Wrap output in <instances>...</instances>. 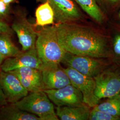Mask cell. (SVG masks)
Here are the masks:
<instances>
[{"label":"cell","instance_id":"6da1fadb","mask_svg":"<svg viewBox=\"0 0 120 120\" xmlns=\"http://www.w3.org/2000/svg\"><path fill=\"white\" fill-rule=\"evenodd\" d=\"M56 26L59 42L67 52L98 58L109 56L107 39L97 30L76 22Z\"/></svg>","mask_w":120,"mask_h":120},{"label":"cell","instance_id":"7a4b0ae2","mask_svg":"<svg viewBox=\"0 0 120 120\" xmlns=\"http://www.w3.org/2000/svg\"><path fill=\"white\" fill-rule=\"evenodd\" d=\"M37 35L36 48L43 63L60 64L66 51L59 42L56 25L43 27Z\"/></svg>","mask_w":120,"mask_h":120},{"label":"cell","instance_id":"3957f363","mask_svg":"<svg viewBox=\"0 0 120 120\" xmlns=\"http://www.w3.org/2000/svg\"><path fill=\"white\" fill-rule=\"evenodd\" d=\"M14 104L23 110L38 116L41 120H58L51 100L44 91L30 92Z\"/></svg>","mask_w":120,"mask_h":120},{"label":"cell","instance_id":"277c9868","mask_svg":"<svg viewBox=\"0 0 120 120\" xmlns=\"http://www.w3.org/2000/svg\"><path fill=\"white\" fill-rule=\"evenodd\" d=\"M62 63L86 76L94 77L103 72L106 64L100 58L66 52Z\"/></svg>","mask_w":120,"mask_h":120},{"label":"cell","instance_id":"5b68a950","mask_svg":"<svg viewBox=\"0 0 120 120\" xmlns=\"http://www.w3.org/2000/svg\"><path fill=\"white\" fill-rule=\"evenodd\" d=\"M64 70L69 76L71 84L81 92L84 103L90 107L94 108L98 105L100 100L95 94L94 78L82 74L70 67Z\"/></svg>","mask_w":120,"mask_h":120},{"label":"cell","instance_id":"8992f818","mask_svg":"<svg viewBox=\"0 0 120 120\" xmlns=\"http://www.w3.org/2000/svg\"><path fill=\"white\" fill-rule=\"evenodd\" d=\"M39 2H48L54 13L56 24L74 23L83 18L81 9L73 0H37Z\"/></svg>","mask_w":120,"mask_h":120},{"label":"cell","instance_id":"52a82bcc","mask_svg":"<svg viewBox=\"0 0 120 120\" xmlns=\"http://www.w3.org/2000/svg\"><path fill=\"white\" fill-rule=\"evenodd\" d=\"M44 63L39 56L36 47L22 51L17 56L4 59L0 68L4 72H10L22 67H30L41 70Z\"/></svg>","mask_w":120,"mask_h":120},{"label":"cell","instance_id":"ba28073f","mask_svg":"<svg viewBox=\"0 0 120 120\" xmlns=\"http://www.w3.org/2000/svg\"><path fill=\"white\" fill-rule=\"evenodd\" d=\"M44 92L57 106H75L84 104L81 92L72 84L58 89L45 90Z\"/></svg>","mask_w":120,"mask_h":120},{"label":"cell","instance_id":"9c48e42d","mask_svg":"<svg viewBox=\"0 0 120 120\" xmlns=\"http://www.w3.org/2000/svg\"><path fill=\"white\" fill-rule=\"evenodd\" d=\"M0 83L5 99L9 104L17 102L29 93L18 78L10 72L0 70Z\"/></svg>","mask_w":120,"mask_h":120},{"label":"cell","instance_id":"30bf717a","mask_svg":"<svg viewBox=\"0 0 120 120\" xmlns=\"http://www.w3.org/2000/svg\"><path fill=\"white\" fill-rule=\"evenodd\" d=\"M95 94L99 99L111 98L120 92V77L113 73L102 72L94 77Z\"/></svg>","mask_w":120,"mask_h":120},{"label":"cell","instance_id":"8fae6325","mask_svg":"<svg viewBox=\"0 0 120 120\" xmlns=\"http://www.w3.org/2000/svg\"><path fill=\"white\" fill-rule=\"evenodd\" d=\"M45 90L58 89L71 84L67 74L60 64H44L41 70Z\"/></svg>","mask_w":120,"mask_h":120},{"label":"cell","instance_id":"7c38bea8","mask_svg":"<svg viewBox=\"0 0 120 120\" xmlns=\"http://www.w3.org/2000/svg\"><path fill=\"white\" fill-rule=\"evenodd\" d=\"M11 28L17 34L22 45V51L36 47L37 32L25 16L17 18L13 22Z\"/></svg>","mask_w":120,"mask_h":120},{"label":"cell","instance_id":"4fadbf2b","mask_svg":"<svg viewBox=\"0 0 120 120\" xmlns=\"http://www.w3.org/2000/svg\"><path fill=\"white\" fill-rule=\"evenodd\" d=\"M10 72L18 78L29 93L45 90L41 70L30 67H22Z\"/></svg>","mask_w":120,"mask_h":120},{"label":"cell","instance_id":"5bb4252c","mask_svg":"<svg viewBox=\"0 0 120 120\" xmlns=\"http://www.w3.org/2000/svg\"><path fill=\"white\" fill-rule=\"evenodd\" d=\"M90 107L86 104L79 105L57 106L56 114L61 120H89Z\"/></svg>","mask_w":120,"mask_h":120},{"label":"cell","instance_id":"9a60e30c","mask_svg":"<svg viewBox=\"0 0 120 120\" xmlns=\"http://www.w3.org/2000/svg\"><path fill=\"white\" fill-rule=\"evenodd\" d=\"M0 119L4 120H41L38 116L23 110L13 104H8L0 110Z\"/></svg>","mask_w":120,"mask_h":120},{"label":"cell","instance_id":"2e32d148","mask_svg":"<svg viewBox=\"0 0 120 120\" xmlns=\"http://www.w3.org/2000/svg\"><path fill=\"white\" fill-rule=\"evenodd\" d=\"M35 26L45 27L54 25L55 15L53 9L49 3L45 1L42 3L35 11Z\"/></svg>","mask_w":120,"mask_h":120},{"label":"cell","instance_id":"e0dca14e","mask_svg":"<svg viewBox=\"0 0 120 120\" xmlns=\"http://www.w3.org/2000/svg\"><path fill=\"white\" fill-rule=\"evenodd\" d=\"M91 18L99 24L103 23L105 16L97 0H73Z\"/></svg>","mask_w":120,"mask_h":120},{"label":"cell","instance_id":"ac0fdd59","mask_svg":"<svg viewBox=\"0 0 120 120\" xmlns=\"http://www.w3.org/2000/svg\"><path fill=\"white\" fill-rule=\"evenodd\" d=\"M21 52L13 43L10 34H0V52L5 59L17 56Z\"/></svg>","mask_w":120,"mask_h":120},{"label":"cell","instance_id":"d6986e66","mask_svg":"<svg viewBox=\"0 0 120 120\" xmlns=\"http://www.w3.org/2000/svg\"><path fill=\"white\" fill-rule=\"evenodd\" d=\"M94 107L112 116L120 117V97L117 95L109 98L106 101L97 105Z\"/></svg>","mask_w":120,"mask_h":120},{"label":"cell","instance_id":"ffe728a7","mask_svg":"<svg viewBox=\"0 0 120 120\" xmlns=\"http://www.w3.org/2000/svg\"><path fill=\"white\" fill-rule=\"evenodd\" d=\"M94 108V109L90 112L89 120H117L120 119V117L112 116L106 112Z\"/></svg>","mask_w":120,"mask_h":120},{"label":"cell","instance_id":"44dd1931","mask_svg":"<svg viewBox=\"0 0 120 120\" xmlns=\"http://www.w3.org/2000/svg\"><path fill=\"white\" fill-rule=\"evenodd\" d=\"M9 4H7L4 2L0 0V19L3 20L9 13Z\"/></svg>","mask_w":120,"mask_h":120},{"label":"cell","instance_id":"7402d4cb","mask_svg":"<svg viewBox=\"0 0 120 120\" xmlns=\"http://www.w3.org/2000/svg\"><path fill=\"white\" fill-rule=\"evenodd\" d=\"M13 32V30L9 26V25L0 19V34L3 33L11 34Z\"/></svg>","mask_w":120,"mask_h":120},{"label":"cell","instance_id":"603a6c76","mask_svg":"<svg viewBox=\"0 0 120 120\" xmlns=\"http://www.w3.org/2000/svg\"><path fill=\"white\" fill-rule=\"evenodd\" d=\"M99 6L101 7H107L114 5L120 2V0H97Z\"/></svg>","mask_w":120,"mask_h":120},{"label":"cell","instance_id":"cb8c5ba5","mask_svg":"<svg viewBox=\"0 0 120 120\" xmlns=\"http://www.w3.org/2000/svg\"><path fill=\"white\" fill-rule=\"evenodd\" d=\"M113 49L116 54L120 55V35L117 36L115 39Z\"/></svg>","mask_w":120,"mask_h":120},{"label":"cell","instance_id":"d4e9b609","mask_svg":"<svg viewBox=\"0 0 120 120\" xmlns=\"http://www.w3.org/2000/svg\"><path fill=\"white\" fill-rule=\"evenodd\" d=\"M0 70L1 69L0 68ZM8 104V103L7 102L5 98V97H4V95L3 92V91L0 85V106H3Z\"/></svg>","mask_w":120,"mask_h":120},{"label":"cell","instance_id":"484cf974","mask_svg":"<svg viewBox=\"0 0 120 120\" xmlns=\"http://www.w3.org/2000/svg\"><path fill=\"white\" fill-rule=\"evenodd\" d=\"M4 59H5V58L1 55V54L0 52V65H1V64H2V63L4 61Z\"/></svg>","mask_w":120,"mask_h":120},{"label":"cell","instance_id":"4316f807","mask_svg":"<svg viewBox=\"0 0 120 120\" xmlns=\"http://www.w3.org/2000/svg\"><path fill=\"white\" fill-rule=\"evenodd\" d=\"M3 0L6 4L9 5L10 3L13 2V1H14L15 0Z\"/></svg>","mask_w":120,"mask_h":120},{"label":"cell","instance_id":"83f0119b","mask_svg":"<svg viewBox=\"0 0 120 120\" xmlns=\"http://www.w3.org/2000/svg\"><path fill=\"white\" fill-rule=\"evenodd\" d=\"M119 18H120V11H119Z\"/></svg>","mask_w":120,"mask_h":120},{"label":"cell","instance_id":"f1b7e54d","mask_svg":"<svg viewBox=\"0 0 120 120\" xmlns=\"http://www.w3.org/2000/svg\"><path fill=\"white\" fill-rule=\"evenodd\" d=\"M118 95H119V96H120V93H119V94H118Z\"/></svg>","mask_w":120,"mask_h":120}]
</instances>
